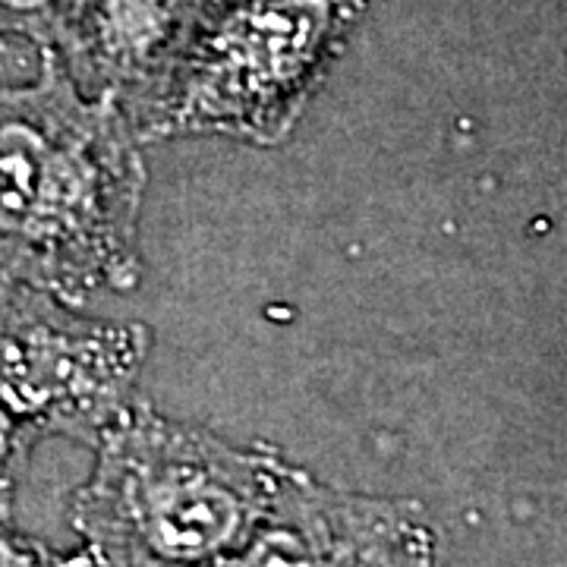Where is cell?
<instances>
[{
    "label": "cell",
    "instance_id": "obj_1",
    "mask_svg": "<svg viewBox=\"0 0 567 567\" xmlns=\"http://www.w3.org/2000/svg\"><path fill=\"white\" fill-rule=\"evenodd\" d=\"M142 196V140L114 92H82L51 48L0 82V284L80 309L136 290Z\"/></svg>",
    "mask_w": 567,
    "mask_h": 567
},
{
    "label": "cell",
    "instance_id": "obj_2",
    "mask_svg": "<svg viewBox=\"0 0 567 567\" xmlns=\"http://www.w3.org/2000/svg\"><path fill=\"white\" fill-rule=\"evenodd\" d=\"M70 524L92 567H221L259 527L290 461L177 423L145 398L99 439Z\"/></svg>",
    "mask_w": 567,
    "mask_h": 567
},
{
    "label": "cell",
    "instance_id": "obj_3",
    "mask_svg": "<svg viewBox=\"0 0 567 567\" xmlns=\"http://www.w3.org/2000/svg\"><path fill=\"white\" fill-rule=\"evenodd\" d=\"M369 0H218L126 114L142 142L278 145L334 66Z\"/></svg>",
    "mask_w": 567,
    "mask_h": 567
},
{
    "label": "cell",
    "instance_id": "obj_4",
    "mask_svg": "<svg viewBox=\"0 0 567 567\" xmlns=\"http://www.w3.org/2000/svg\"><path fill=\"white\" fill-rule=\"evenodd\" d=\"M152 331L0 284V410L39 439L95 447L140 401Z\"/></svg>",
    "mask_w": 567,
    "mask_h": 567
},
{
    "label": "cell",
    "instance_id": "obj_5",
    "mask_svg": "<svg viewBox=\"0 0 567 567\" xmlns=\"http://www.w3.org/2000/svg\"><path fill=\"white\" fill-rule=\"evenodd\" d=\"M221 567H439V543L416 502L328 486L293 464Z\"/></svg>",
    "mask_w": 567,
    "mask_h": 567
},
{
    "label": "cell",
    "instance_id": "obj_6",
    "mask_svg": "<svg viewBox=\"0 0 567 567\" xmlns=\"http://www.w3.org/2000/svg\"><path fill=\"white\" fill-rule=\"evenodd\" d=\"M218 0H82L61 61L82 92H114L123 107L155 85L193 25Z\"/></svg>",
    "mask_w": 567,
    "mask_h": 567
},
{
    "label": "cell",
    "instance_id": "obj_7",
    "mask_svg": "<svg viewBox=\"0 0 567 567\" xmlns=\"http://www.w3.org/2000/svg\"><path fill=\"white\" fill-rule=\"evenodd\" d=\"M80 10L82 0H0V32L61 51L76 29Z\"/></svg>",
    "mask_w": 567,
    "mask_h": 567
},
{
    "label": "cell",
    "instance_id": "obj_8",
    "mask_svg": "<svg viewBox=\"0 0 567 567\" xmlns=\"http://www.w3.org/2000/svg\"><path fill=\"white\" fill-rule=\"evenodd\" d=\"M13 498L17 492H0V567H92L82 548L58 551L22 533L13 517Z\"/></svg>",
    "mask_w": 567,
    "mask_h": 567
},
{
    "label": "cell",
    "instance_id": "obj_9",
    "mask_svg": "<svg viewBox=\"0 0 567 567\" xmlns=\"http://www.w3.org/2000/svg\"><path fill=\"white\" fill-rule=\"evenodd\" d=\"M41 439L0 410V492H17L20 473Z\"/></svg>",
    "mask_w": 567,
    "mask_h": 567
},
{
    "label": "cell",
    "instance_id": "obj_10",
    "mask_svg": "<svg viewBox=\"0 0 567 567\" xmlns=\"http://www.w3.org/2000/svg\"><path fill=\"white\" fill-rule=\"evenodd\" d=\"M41 48L0 32V82L29 80L39 70Z\"/></svg>",
    "mask_w": 567,
    "mask_h": 567
}]
</instances>
